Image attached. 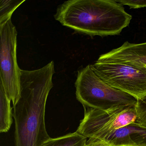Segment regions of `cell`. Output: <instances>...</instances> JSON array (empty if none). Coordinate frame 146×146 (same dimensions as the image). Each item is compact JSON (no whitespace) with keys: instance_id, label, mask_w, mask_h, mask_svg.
<instances>
[{"instance_id":"cell-10","label":"cell","mask_w":146,"mask_h":146,"mask_svg":"<svg viewBox=\"0 0 146 146\" xmlns=\"http://www.w3.org/2000/svg\"><path fill=\"white\" fill-rule=\"evenodd\" d=\"M126 127L125 146H146V128L135 123Z\"/></svg>"},{"instance_id":"cell-12","label":"cell","mask_w":146,"mask_h":146,"mask_svg":"<svg viewBox=\"0 0 146 146\" xmlns=\"http://www.w3.org/2000/svg\"><path fill=\"white\" fill-rule=\"evenodd\" d=\"M135 109L137 115L135 123L146 128V95L137 99Z\"/></svg>"},{"instance_id":"cell-9","label":"cell","mask_w":146,"mask_h":146,"mask_svg":"<svg viewBox=\"0 0 146 146\" xmlns=\"http://www.w3.org/2000/svg\"><path fill=\"white\" fill-rule=\"evenodd\" d=\"M87 138L77 131L46 141L41 146H85Z\"/></svg>"},{"instance_id":"cell-5","label":"cell","mask_w":146,"mask_h":146,"mask_svg":"<svg viewBox=\"0 0 146 146\" xmlns=\"http://www.w3.org/2000/svg\"><path fill=\"white\" fill-rule=\"evenodd\" d=\"M0 83L15 107L21 97V69L17 61V31L11 19L0 25Z\"/></svg>"},{"instance_id":"cell-2","label":"cell","mask_w":146,"mask_h":146,"mask_svg":"<svg viewBox=\"0 0 146 146\" xmlns=\"http://www.w3.org/2000/svg\"><path fill=\"white\" fill-rule=\"evenodd\" d=\"M54 18L62 25L90 36L119 35L132 16L113 0H71L58 7Z\"/></svg>"},{"instance_id":"cell-3","label":"cell","mask_w":146,"mask_h":146,"mask_svg":"<svg viewBox=\"0 0 146 146\" xmlns=\"http://www.w3.org/2000/svg\"><path fill=\"white\" fill-rule=\"evenodd\" d=\"M75 87L77 99L84 108L106 110L135 106L137 102L135 97L105 82L94 72L90 65L78 71Z\"/></svg>"},{"instance_id":"cell-8","label":"cell","mask_w":146,"mask_h":146,"mask_svg":"<svg viewBox=\"0 0 146 146\" xmlns=\"http://www.w3.org/2000/svg\"><path fill=\"white\" fill-rule=\"evenodd\" d=\"M11 101L0 83V131L1 133L7 132L13 123Z\"/></svg>"},{"instance_id":"cell-14","label":"cell","mask_w":146,"mask_h":146,"mask_svg":"<svg viewBox=\"0 0 146 146\" xmlns=\"http://www.w3.org/2000/svg\"><path fill=\"white\" fill-rule=\"evenodd\" d=\"M85 146H113L110 143L104 140H96L87 141Z\"/></svg>"},{"instance_id":"cell-6","label":"cell","mask_w":146,"mask_h":146,"mask_svg":"<svg viewBox=\"0 0 146 146\" xmlns=\"http://www.w3.org/2000/svg\"><path fill=\"white\" fill-rule=\"evenodd\" d=\"M94 72L110 86L140 99L146 95V68L117 61L90 65Z\"/></svg>"},{"instance_id":"cell-1","label":"cell","mask_w":146,"mask_h":146,"mask_svg":"<svg viewBox=\"0 0 146 146\" xmlns=\"http://www.w3.org/2000/svg\"><path fill=\"white\" fill-rule=\"evenodd\" d=\"M54 73L53 61L38 70H20L21 97L13 107L15 146H41L51 138L46 129L45 111Z\"/></svg>"},{"instance_id":"cell-13","label":"cell","mask_w":146,"mask_h":146,"mask_svg":"<svg viewBox=\"0 0 146 146\" xmlns=\"http://www.w3.org/2000/svg\"><path fill=\"white\" fill-rule=\"evenodd\" d=\"M122 5H127L130 8H142L146 7V0H116Z\"/></svg>"},{"instance_id":"cell-4","label":"cell","mask_w":146,"mask_h":146,"mask_svg":"<svg viewBox=\"0 0 146 146\" xmlns=\"http://www.w3.org/2000/svg\"><path fill=\"white\" fill-rule=\"evenodd\" d=\"M84 109V117L76 131L89 138L87 141L105 140L117 130L136 120L135 106L117 107L106 110Z\"/></svg>"},{"instance_id":"cell-7","label":"cell","mask_w":146,"mask_h":146,"mask_svg":"<svg viewBox=\"0 0 146 146\" xmlns=\"http://www.w3.org/2000/svg\"><path fill=\"white\" fill-rule=\"evenodd\" d=\"M97 61L123 62L146 68V42L134 44L126 42L119 47L101 55Z\"/></svg>"},{"instance_id":"cell-11","label":"cell","mask_w":146,"mask_h":146,"mask_svg":"<svg viewBox=\"0 0 146 146\" xmlns=\"http://www.w3.org/2000/svg\"><path fill=\"white\" fill-rule=\"evenodd\" d=\"M25 1H0V25L11 19L15 10Z\"/></svg>"}]
</instances>
